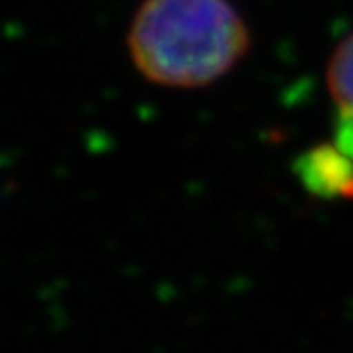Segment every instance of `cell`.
<instances>
[{
	"label": "cell",
	"mask_w": 353,
	"mask_h": 353,
	"mask_svg": "<svg viewBox=\"0 0 353 353\" xmlns=\"http://www.w3.org/2000/svg\"><path fill=\"white\" fill-rule=\"evenodd\" d=\"M333 143L340 147L344 154H347V159L351 161V165H353V117L337 115Z\"/></svg>",
	"instance_id": "277c9868"
},
{
	"label": "cell",
	"mask_w": 353,
	"mask_h": 353,
	"mask_svg": "<svg viewBox=\"0 0 353 353\" xmlns=\"http://www.w3.org/2000/svg\"><path fill=\"white\" fill-rule=\"evenodd\" d=\"M126 46L145 81L197 90L221 81L245 58L250 30L232 0H143Z\"/></svg>",
	"instance_id": "6da1fadb"
},
{
	"label": "cell",
	"mask_w": 353,
	"mask_h": 353,
	"mask_svg": "<svg viewBox=\"0 0 353 353\" xmlns=\"http://www.w3.org/2000/svg\"><path fill=\"white\" fill-rule=\"evenodd\" d=\"M326 83L337 115L353 117V32L347 34L330 55Z\"/></svg>",
	"instance_id": "3957f363"
},
{
	"label": "cell",
	"mask_w": 353,
	"mask_h": 353,
	"mask_svg": "<svg viewBox=\"0 0 353 353\" xmlns=\"http://www.w3.org/2000/svg\"><path fill=\"white\" fill-rule=\"evenodd\" d=\"M299 181L323 200H353V165L335 143L310 147L294 163Z\"/></svg>",
	"instance_id": "7a4b0ae2"
}]
</instances>
